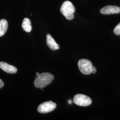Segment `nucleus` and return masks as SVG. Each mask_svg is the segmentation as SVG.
Returning a JSON list of instances; mask_svg holds the SVG:
<instances>
[{
  "mask_svg": "<svg viewBox=\"0 0 120 120\" xmlns=\"http://www.w3.org/2000/svg\"><path fill=\"white\" fill-rule=\"evenodd\" d=\"M8 27L7 21L5 19L0 20V37L3 36L6 32Z\"/></svg>",
  "mask_w": 120,
  "mask_h": 120,
  "instance_id": "10",
  "label": "nucleus"
},
{
  "mask_svg": "<svg viewBox=\"0 0 120 120\" xmlns=\"http://www.w3.org/2000/svg\"><path fill=\"white\" fill-rule=\"evenodd\" d=\"M56 107L55 103L48 101L41 104L38 108V111L41 113H47L53 111Z\"/></svg>",
  "mask_w": 120,
  "mask_h": 120,
  "instance_id": "5",
  "label": "nucleus"
},
{
  "mask_svg": "<svg viewBox=\"0 0 120 120\" xmlns=\"http://www.w3.org/2000/svg\"><path fill=\"white\" fill-rule=\"evenodd\" d=\"M60 11L67 20H72L74 17L75 8L72 2L67 0L62 4Z\"/></svg>",
  "mask_w": 120,
  "mask_h": 120,
  "instance_id": "3",
  "label": "nucleus"
},
{
  "mask_svg": "<svg viewBox=\"0 0 120 120\" xmlns=\"http://www.w3.org/2000/svg\"><path fill=\"white\" fill-rule=\"evenodd\" d=\"M0 68L5 72L10 74L15 73L17 71V68L4 62H0Z\"/></svg>",
  "mask_w": 120,
  "mask_h": 120,
  "instance_id": "7",
  "label": "nucleus"
},
{
  "mask_svg": "<svg viewBox=\"0 0 120 120\" xmlns=\"http://www.w3.org/2000/svg\"><path fill=\"white\" fill-rule=\"evenodd\" d=\"M100 13L104 15L118 14L120 13V7L115 5H107L101 9Z\"/></svg>",
  "mask_w": 120,
  "mask_h": 120,
  "instance_id": "6",
  "label": "nucleus"
},
{
  "mask_svg": "<svg viewBox=\"0 0 120 120\" xmlns=\"http://www.w3.org/2000/svg\"><path fill=\"white\" fill-rule=\"evenodd\" d=\"M53 75L49 73H43L40 74L36 77L34 82L35 86L39 89H42L50 84L54 80Z\"/></svg>",
  "mask_w": 120,
  "mask_h": 120,
  "instance_id": "1",
  "label": "nucleus"
},
{
  "mask_svg": "<svg viewBox=\"0 0 120 120\" xmlns=\"http://www.w3.org/2000/svg\"><path fill=\"white\" fill-rule=\"evenodd\" d=\"M46 44L48 46L50 49L53 51L59 49V45L56 43L54 39L53 38L51 35L48 34L46 36Z\"/></svg>",
  "mask_w": 120,
  "mask_h": 120,
  "instance_id": "8",
  "label": "nucleus"
},
{
  "mask_svg": "<svg viewBox=\"0 0 120 120\" xmlns=\"http://www.w3.org/2000/svg\"><path fill=\"white\" fill-rule=\"evenodd\" d=\"M78 68L81 72L85 75H90L91 73L95 74L97 72V69L94 66L90 60L82 59L78 62Z\"/></svg>",
  "mask_w": 120,
  "mask_h": 120,
  "instance_id": "2",
  "label": "nucleus"
},
{
  "mask_svg": "<svg viewBox=\"0 0 120 120\" xmlns=\"http://www.w3.org/2000/svg\"><path fill=\"white\" fill-rule=\"evenodd\" d=\"M113 33L116 35L120 36V23L115 27L113 30Z\"/></svg>",
  "mask_w": 120,
  "mask_h": 120,
  "instance_id": "11",
  "label": "nucleus"
},
{
  "mask_svg": "<svg viewBox=\"0 0 120 120\" xmlns=\"http://www.w3.org/2000/svg\"><path fill=\"white\" fill-rule=\"evenodd\" d=\"M73 102L78 106L86 107L90 105L92 103V101L89 97L86 95L77 94L74 97Z\"/></svg>",
  "mask_w": 120,
  "mask_h": 120,
  "instance_id": "4",
  "label": "nucleus"
},
{
  "mask_svg": "<svg viewBox=\"0 0 120 120\" xmlns=\"http://www.w3.org/2000/svg\"><path fill=\"white\" fill-rule=\"evenodd\" d=\"M22 27L26 32L30 33L32 30V26L30 20L28 18H25L22 22Z\"/></svg>",
  "mask_w": 120,
  "mask_h": 120,
  "instance_id": "9",
  "label": "nucleus"
},
{
  "mask_svg": "<svg viewBox=\"0 0 120 120\" xmlns=\"http://www.w3.org/2000/svg\"><path fill=\"white\" fill-rule=\"evenodd\" d=\"M4 86V83L0 79V89L2 88Z\"/></svg>",
  "mask_w": 120,
  "mask_h": 120,
  "instance_id": "12",
  "label": "nucleus"
},
{
  "mask_svg": "<svg viewBox=\"0 0 120 120\" xmlns=\"http://www.w3.org/2000/svg\"><path fill=\"white\" fill-rule=\"evenodd\" d=\"M40 74V73H38V72H37L36 73V77H37Z\"/></svg>",
  "mask_w": 120,
  "mask_h": 120,
  "instance_id": "13",
  "label": "nucleus"
}]
</instances>
